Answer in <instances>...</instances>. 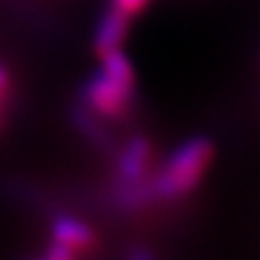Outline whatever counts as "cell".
<instances>
[{"mask_svg": "<svg viewBox=\"0 0 260 260\" xmlns=\"http://www.w3.org/2000/svg\"><path fill=\"white\" fill-rule=\"evenodd\" d=\"M128 22H130L128 15H124L121 11L111 7V11L104 15L100 26H98L95 50L102 56L113 52V50H121V44H124V39L128 35Z\"/></svg>", "mask_w": 260, "mask_h": 260, "instance_id": "5", "label": "cell"}, {"mask_svg": "<svg viewBox=\"0 0 260 260\" xmlns=\"http://www.w3.org/2000/svg\"><path fill=\"white\" fill-rule=\"evenodd\" d=\"M102 59L100 72L85 89V100L100 117L117 119L135 100V70L121 50H113Z\"/></svg>", "mask_w": 260, "mask_h": 260, "instance_id": "2", "label": "cell"}, {"mask_svg": "<svg viewBox=\"0 0 260 260\" xmlns=\"http://www.w3.org/2000/svg\"><path fill=\"white\" fill-rule=\"evenodd\" d=\"M52 243L70 249L74 256H78L80 251H87L95 243V234L85 221L70 215H63V217H56L52 223Z\"/></svg>", "mask_w": 260, "mask_h": 260, "instance_id": "4", "label": "cell"}, {"mask_svg": "<svg viewBox=\"0 0 260 260\" xmlns=\"http://www.w3.org/2000/svg\"><path fill=\"white\" fill-rule=\"evenodd\" d=\"M152 165V143L145 137H133L119 152L117 176L121 186H135L148 180Z\"/></svg>", "mask_w": 260, "mask_h": 260, "instance_id": "3", "label": "cell"}, {"mask_svg": "<svg viewBox=\"0 0 260 260\" xmlns=\"http://www.w3.org/2000/svg\"><path fill=\"white\" fill-rule=\"evenodd\" d=\"M7 87H9V76H7V72L0 68V102H3V95L7 91Z\"/></svg>", "mask_w": 260, "mask_h": 260, "instance_id": "7", "label": "cell"}, {"mask_svg": "<svg viewBox=\"0 0 260 260\" xmlns=\"http://www.w3.org/2000/svg\"><path fill=\"white\" fill-rule=\"evenodd\" d=\"M148 3L150 0H113V9H117L124 15H128V18H133V15L139 13Z\"/></svg>", "mask_w": 260, "mask_h": 260, "instance_id": "6", "label": "cell"}, {"mask_svg": "<svg viewBox=\"0 0 260 260\" xmlns=\"http://www.w3.org/2000/svg\"><path fill=\"white\" fill-rule=\"evenodd\" d=\"M213 160V143L204 137L184 141L160 167L158 176L150 180L154 200H180L189 195Z\"/></svg>", "mask_w": 260, "mask_h": 260, "instance_id": "1", "label": "cell"}]
</instances>
